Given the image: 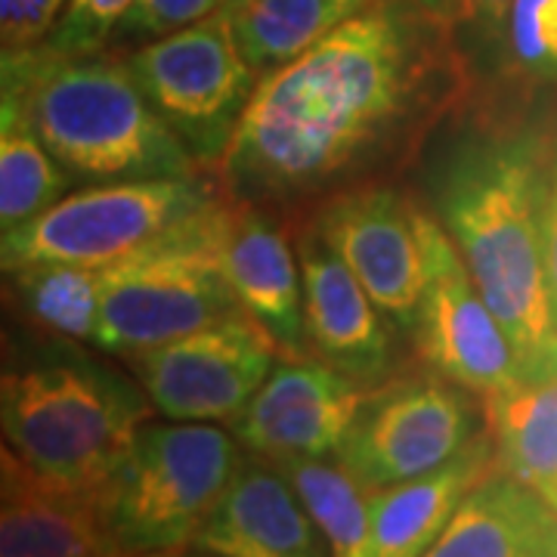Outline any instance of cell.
Returning a JSON list of instances; mask_svg holds the SVG:
<instances>
[{
    "label": "cell",
    "instance_id": "5b68a950",
    "mask_svg": "<svg viewBox=\"0 0 557 557\" xmlns=\"http://www.w3.org/2000/svg\"><path fill=\"white\" fill-rule=\"evenodd\" d=\"M223 196L226 189L159 239L102 267L94 347L124 359L245 313L218 258Z\"/></svg>",
    "mask_w": 557,
    "mask_h": 557
},
{
    "label": "cell",
    "instance_id": "f1b7e54d",
    "mask_svg": "<svg viewBox=\"0 0 557 557\" xmlns=\"http://www.w3.org/2000/svg\"><path fill=\"white\" fill-rule=\"evenodd\" d=\"M511 7L515 0H458L456 25H465L474 40L496 50V47H505Z\"/></svg>",
    "mask_w": 557,
    "mask_h": 557
},
{
    "label": "cell",
    "instance_id": "e0dca14e",
    "mask_svg": "<svg viewBox=\"0 0 557 557\" xmlns=\"http://www.w3.org/2000/svg\"><path fill=\"white\" fill-rule=\"evenodd\" d=\"M431 557H557V508L493 465L465 496Z\"/></svg>",
    "mask_w": 557,
    "mask_h": 557
},
{
    "label": "cell",
    "instance_id": "4fadbf2b",
    "mask_svg": "<svg viewBox=\"0 0 557 557\" xmlns=\"http://www.w3.org/2000/svg\"><path fill=\"white\" fill-rule=\"evenodd\" d=\"M218 258L245 317L273 338L278 357H313L304 322L300 258L276 208L226 193L220 205Z\"/></svg>",
    "mask_w": 557,
    "mask_h": 557
},
{
    "label": "cell",
    "instance_id": "4316f807",
    "mask_svg": "<svg viewBox=\"0 0 557 557\" xmlns=\"http://www.w3.org/2000/svg\"><path fill=\"white\" fill-rule=\"evenodd\" d=\"M223 7V0H137L131 13L121 20L115 38L119 40H156L186 28L193 22L211 16Z\"/></svg>",
    "mask_w": 557,
    "mask_h": 557
},
{
    "label": "cell",
    "instance_id": "ffe728a7",
    "mask_svg": "<svg viewBox=\"0 0 557 557\" xmlns=\"http://www.w3.org/2000/svg\"><path fill=\"white\" fill-rule=\"evenodd\" d=\"M496 465L557 508V375L483 397Z\"/></svg>",
    "mask_w": 557,
    "mask_h": 557
},
{
    "label": "cell",
    "instance_id": "3957f363",
    "mask_svg": "<svg viewBox=\"0 0 557 557\" xmlns=\"http://www.w3.org/2000/svg\"><path fill=\"white\" fill-rule=\"evenodd\" d=\"M75 344L50 335L0 362V431L40 483L100 498L156 406Z\"/></svg>",
    "mask_w": 557,
    "mask_h": 557
},
{
    "label": "cell",
    "instance_id": "cb8c5ba5",
    "mask_svg": "<svg viewBox=\"0 0 557 557\" xmlns=\"http://www.w3.org/2000/svg\"><path fill=\"white\" fill-rule=\"evenodd\" d=\"M25 317L47 335L90 341L97 335L102 298V267L87 263H38L7 273Z\"/></svg>",
    "mask_w": 557,
    "mask_h": 557
},
{
    "label": "cell",
    "instance_id": "7402d4cb",
    "mask_svg": "<svg viewBox=\"0 0 557 557\" xmlns=\"http://www.w3.org/2000/svg\"><path fill=\"white\" fill-rule=\"evenodd\" d=\"M329 542V555L372 557V502L375 490L341 458H285L276 461Z\"/></svg>",
    "mask_w": 557,
    "mask_h": 557
},
{
    "label": "cell",
    "instance_id": "277c9868",
    "mask_svg": "<svg viewBox=\"0 0 557 557\" xmlns=\"http://www.w3.org/2000/svg\"><path fill=\"white\" fill-rule=\"evenodd\" d=\"M22 97L40 143L75 180L112 183L201 174L177 131L143 94L127 60L106 53L57 57L40 44Z\"/></svg>",
    "mask_w": 557,
    "mask_h": 557
},
{
    "label": "cell",
    "instance_id": "836d02e7",
    "mask_svg": "<svg viewBox=\"0 0 557 557\" xmlns=\"http://www.w3.org/2000/svg\"><path fill=\"white\" fill-rule=\"evenodd\" d=\"M248 0H223V10H230V13H236L239 7H245Z\"/></svg>",
    "mask_w": 557,
    "mask_h": 557
},
{
    "label": "cell",
    "instance_id": "6da1fadb",
    "mask_svg": "<svg viewBox=\"0 0 557 557\" xmlns=\"http://www.w3.org/2000/svg\"><path fill=\"white\" fill-rule=\"evenodd\" d=\"M474 94L449 22L416 0H372L260 75L218 174L230 196L276 211L387 183L443 124L468 115Z\"/></svg>",
    "mask_w": 557,
    "mask_h": 557
},
{
    "label": "cell",
    "instance_id": "7a4b0ae2",
    "mask_svg": "<svg viewBox=\"0 0 557 557\" xmlns=\"http://www.w3.org/2000/svg\"><path fill=\"white\" fill-rule=\"evenodd\" d=\"M552 139L480 115L458 127L431 174V211L515 347L523 381L557 375V317L542 248V186Z\"/></svg>",
    "mask_w": 557,
    "mask_h": 557
},
{
    "label": "cell",
    "instance_id": "4dcf8cb0",
    "mask_svg": "<svg viewBox=\"0 0 557 557\" xmlns=\"http://www.w3.org/2000/svg\"><path fill=\"white\" fill-rule=\"evenodd\" d=\"M38 57L40 47H25V50H20V47L0 44V100L35 69Z\"/></svg>",
    "mask_w": 557,
    "mask_h": 557
},
{
    "label": "cell",
    "instance_id": "8992f818",
    "mask_svg": "<svg viewBox=\"0 0 557 557\" xmlns=\"http://www.w3.org/2000/svg\"><path fill=\"white\" fill-rule=\"evenodd\" d=\"M236 434L208 421H146L100 496L124 555H183L233 480Z\"/></svg>",
    "mask_w": 557,
    "mask_h": 557
},
{
    "label": "cell",
    "instance_id": "83f0119b",
    "mask_svg": "<svg viewBox=\"0 0 557 557\" xmlns=\"http://www.w3.org/2000/svg\"><path fill=\"white\" fill-rule=\"evenodd\" d=\"M65 7L69 0H0V44L40 47Z\"/></svg>",
    "mask_w": 557,
    "mask_h": 557
},
{
    "label": "cell",
    "instance_id": "d6986e66",
    "mask_svg": "<svg viewBox=\"0 0 557 557\" xmlns=\"http://www.w3.org/2000/svg\"><path fill=\"white\" fill-rule=\"evenodd\" d=\"M124 555L102 518L100 498L28 483L0 493V557Z\"/></svg>",
    "mask_w": 557,
    "mask_h": 557
},
{
    "label": "cell",
    "instance_id": "2e32d148",
    "mask_svg": "<svg viewBox=\"0 0 557 557\" xmlns=\"http://www.w3.org/2000/svg\"><path fill=\"white\" fill-rule=\"evenodd\" d=\"M189 552L214 557H319L329 552V542L276 461L245 449L233 480L201 520Z\"/></svg>",
    "mask_w": 557,
    "mask_h": 557
},
{
    "label": "cell",
    "instance_id": "ac0fdd59",
    "mask_svg": "<svg viewBox=\"0 0 557 557\" xmlns=\"http://www.w3.org/2000/svg\"><path fill=\"white\" fill-rule=\"evenodd\" d=\"M496 465L490 434L478 437L465 453L428 474L399 480L375 490L372 502V557L428 555L449 527L465 496Z\"/></svg>",
    "mask_w": 557,
    "mask_h": 557
},
{
    "label": "cell",
    "instance_id": "9c48e42d",
    "mask_svg": "<svg viewBox=\"0 0 557 557\" xmlns=\"http://www.w3.org/2000/svg\"><path fill=\"white\" fill-rule=\"evenodd\" d=\"M434 369L369 387L338 456L372 490L428 474L486 434L483 399Z\"/></svg>",
    "mask_w": 557,
    "mask_h": 557
},
{
    "label": "cell",
    "instance_id": "5bb4252c",
    "mask_svg": "<svg viewBox=\"0 0 557 557\" xmlns=\"http://www.w3.org/2000/svg\"><path fill=\"white\" fill-rule=\"evenodd\" d=\"M366 387L319 357L278 359L236 421L242 449L270 461L335 458Z\"/></svg>",
    "mask_w": 557,
    "mask_h": 557
},
{
    "label": "cell",
    "instance_id": "d4e9b609",
    "mask_svg": "<svg viewBox=\"0 0 557 557\" xmlns=\"http://www.w3.org/2000/svg\"><path fill=\"white\" fill-rule=\"evenodd\" d=\"M505 50L520 75L557 87V0H515Z\"/></svg>",
    "mask_w": 557,
    "mask_h": 557
},
{
    "label": "cell",
    "instance_id": "44dd1931",
    "mask_svg": "<svg viewBox=\"0 0 557 557\" xmlns=\"http://www.w3.org/2000/svg\"><path fill=\"white\" fill-rule=\"evenodd\" d=\"M25 78L0 100V236L38 218L75 183L28 119L22 97Z\"/></svg>",
    "mask_w": 557,
    "mask_h": 557
},
{
    "label": "cell",
    "instance_id": "484cf974",
    "mask_svg": "<svg viewBox=\"0 0 557 557\" xmlns=\"http://www.w3.org/2000/svg\"><path fill=\"white\" fill-rule=\"evenodd\" d=\"M137 0H69L44 47L57 57L102 53Z\"/></svg>",
    "mask_w": 557,
    "mask_h": 557
},
{
    "label": "cell",
    "instance_id": "7c38bea8",
    "mask_svg": "<svg viewBox=\"0 0 557 557\" xmlns=\"http://www.w3.org/2000/svg\"><path fill=\"white\" fill-rule=\"evenodd\" d=\"M428 278L412 347L428 369L468 387L480 399L523 381L515 347L480 295L456 242L434 211L421 214Z\"/></svg>",
    "mask_w": 557,
    "mask_h": 557
},
{
    "label": "cell",
    "instance_id": "ba28073f",
    "mask_svg": "<svg viewBox=\"0 0 557 557\" xmlns=\"http://www.w3.org/2000/svg\"><path fill=\"white\" fill-rule=\"evenodd\" d=\"M127 65L193 159L218 168L260 81L236 40L233 13L220 7L186 28L146 40Z\"/></svg>",
    "mask_w": 557,
    "mask_h": 557
},
{
    "label": "cell",
    "instance_id": "603a6c76",
    "mask_svg": "<svg viewBox=\"0 0 557 557\" xmlns=\"http://www.w3.org/2000/svg\"><path fill=\"white\" fill-rule=\"evenodd\" d=\"M369 3L372 0H248L233 13V28L245 60L263 75L295 60Z\"/></svg>",
    "mask_w": 557,
    "mask_h": 557
},
{
    "label": "cell",
    "instance_id": "8fae6325",
    "mask_svg": "<svg viewBox=\"0 0 557 557\" xmlns=\"http://www.w3.org/2000/svg\"><path fill=\"white\" fill-rule=\"evenodd\" d=\"M278 347L251 317H226L124 357L156 412L233 424L276 369Z\"/></svg>",
    "mask_w": 557,
    "mask_h": 557
},
{
    "label": "cell",
    "instance_id": "d6a6232c",
    "mask_svg": "<svg viewBox=\"0 0 557 557\" xmlns=\"http://www.w3.org/2000/svg\"><path fill=\"white\" fill-rule=\"evenodd\" d=\"M416 3L428 13V16H434V20L440 22H449V25L456 28L458 0H416Z\"/></svg>",
    "mask_w": 557,
    "mask_h": 557
},
{
    "label": "cell",
    "instance_id": "52a82bcc",
    "mask_svg": "<svg viewBox=\"0 0 557 557\" xmlns=\"http://www.w3.org/2000/svg\"><path fill=\"white\" fill-rule=\"evenodd\" d=\"M208 177L112 180L65 193L38 218L0 236V273L38 263L106 267L137 251L177 220L218 199Z\"/></svg>",
    "mask_w": 557,
    "mask_h": 557
},
{
    "label": "cell",
    "instance_id": "30bf717a",
    "mask_svg": "<svg viewBox=\"0 0 557 557\" xmlns=\"http://www.w3.org/2000/svg\"><path fill=\"white\" fill-rule=\"evenodd\" d=\"M421 214L424 208L394 183H359L319 199L307 220L409 344L428 278Z\"/></svg>",
    "mask_w": 557,
    "mask_h": 557
},
{
    "label": "cell",
    "instance_id": "f546056e",
    "mask_svg": "<svg viewBox=\"0 0 557 557\" xmlns=\"http://www.w3.org/2000/svg\"><path fill=\"white\" fill-rule=\"evenodd\" d=\"M542 248H545V273L548 292L557 317V137L548 146L545 161V186H542Z\"/></svg>",
    "mask_w": 557,
    "mask_h": 557
},
{
    "label": "cell",
    "instance_id": "9a60e30c",
    "mask_svg": "<svg viewBox=\"0 0 557 557\" xmlns=\"http://www.w3.org/2000/svg\"><path fill=\"white\" fill-rule=\"evenodd\" d=\"M298 258L310 354L366 391L397 375V329L310 223L298 233Z\"/></svg>",
    "mask_w": 557,
    "mask_h": 557
},
{
    "label": "cell",
    "instance_id": "1f68e13d",
    "mask_svg": "<svg viewBox=\"0 0 557 557\" xmlns=\"http://www.w3.org/2000/svg\"><path fill=\"white\" fill-rule=\"evenodd\" d=\"M35 474L25 468L20 461V456L10 449V443L3 437V431H0V493H10V490H20V486H28V483H35Z\"/></svg>",
    "mask_w": 557,
    "mask_h": 557
}]
</instances>
